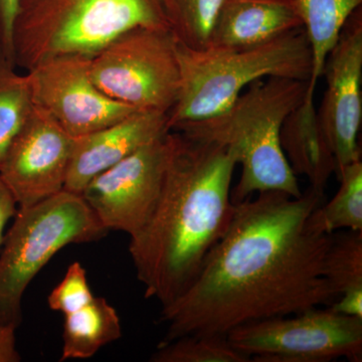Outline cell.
<instances>
[{
  "label": "cell",
  "instance_id": "1",
  "mask_svg": "<svg viewBox=\"0 0 362 362\" xmlns=\"http://www.w3.org/2000/svg\"><path fill=\"white\" fill-rule=\"evenodd\" d=\"M324 194L261 192L235 204L225 235L189 287L162 307L160 343L185 335L225 337L245 324L337 301L324 277L332 235L309 226Z\"/></svg>",
  "mask_w": 362,
  "mask_h": 362
},
{
  "label": "cell",
  "instance_id": "2",
  "mask_svg": "<svg viewBox=\"0 0 362 362\" xmlns=\"http://www.w3.org/2000/svg\"><path fill=\"white\" fill-rule=\"evenodd\" d=\"M170 152L156 211L130 238L129 254L147 299L166 306L189 287L206 257L225 235L230 199L232 152L169 130Z\"/></svg>",
  "mask_w": 362,
  "mask_h": 362
},
{
  "label": "cell",
  "instance_id": "3",
  "mask_svg": "<svg viewBox=\"0 0 362 362\" xmlns=\"http://www.w3.org/2000/svg\"><path fill=\"white\" fill-rule=\"evenodd\" d=\"M307 90V81L278 77L256 81L226 110L178 124L170 130L216 143L232 152L242 166L239 182L230 192L233 204L267 192L298 197L303 192L281 147L280 132Z\"/></svg>",
  "mask_w": 362,
  "mask_h": 362
},
{
  "label": "cell",
  "instance_id": "4",
  "mask_svg": "<svg viewBox=\"0 0 362 362\" xmlns=\"http://www.w3.org/2000/svg\"><path fill=\"white\" fill-rule=\"evenodd\" d=\"M136 28L169 30L160 0H20L14 65L28 71L59 57L93 58Z\"/></svg>",
  "mask_w": 362,
  "mask_h": 362
},
{
  "label": "cell",
  "instance_id": "5",
  "mask_svg": "<svg viewBox=\"0 0 362 362\" xmlns=\"http://www.w3.org/2000/svg\"><path fill=\"white\" fill-rule=\"evenodd\" d=\"M176 52L180 86L168 114L169 130L221 113L256 81L278 77L309 82L312 74L310 45L303 28L242 49H194L177 42Z\"/></svg>",
  "mask_w": 362,
  "mask_h": 362
},
{
  "label": "cell",
  "instance_id": "6",
  "mask_svg": "<svg viewBox=\"0 0 362 362\" xmlns=\"http://www.w3.org/2000/svg\"><path fill=\"white\" fill-rule=\"evenodd\" d=\"M107 233L82 195L69 190L18 207L0 247V323L20 327L23 295L54 255Z\"/></svg>",
  "mask_w": 362,
  "mask_h": 362
},
{
  "label": "cell",
  "instance_id": "7",
  "mask_svg": "<svg viewBox=\"0 0 362 362\" xmlns=\"http://www.w3.org/2000/svg\"><path fill=\"white\" fill-rule=\"evenodd\" d=\"M176 42L168 28L128 30L90 58L93 82L135 110L168 114L180 86Z\"/></svg>",
  "mask_w": 362,
  "mask_h": 362
},
{
  "label": "cell",
  "instance_id": "8",
  "mask_svg": "<svg viewBox=\"0 0 362 362\" xmlns=\"http://www.w3.org/2000/svg\"><path fill=\"white\" fill-rule=\"evenodd\" d=\"M226 339L251 361H362V319L330 308L245 324Z\"/></svg>",
  "mask_w": 362,
  "mask_h": 362
},
{
  "label": "cell",
  "instance_id": "9",
  "mask_svg": "<svg viewBox=\"0 0 362 362\" xmlns=\"http://www.w3.org/2000/svg\"><path fill=\"white\" fill-rule=\"evenodd\" d=\"M169 152L168 131L86 185L81 195L108 232L131 238L146 226L160 197Z\"/></svg>",
  "mask_w": 362,
  "mask_h": 362
},
{
  "label": "cell",
  "instance_id": "10",
  "mask_svg": "<svg viewBox=\"0 0 362 362\" xmlns=\"http://www.w3.org/2000/svg\"><path fill=\"white\" fill-rule=\"evenodd\" d=\"M90 62L89 57H59L42 62L26 73L33 105L47 112L74 138L138 111L99 90L90 77Z\"/></svg>",
  "mask_w": 362,
  "mask_h": 362
},
{
  "label": "cell",
  "instance_id": "11",
  "mask_svg": "<svg viewBox=\"0 0 362 362\" xmlns=\"http://www.w3.org/2000/svg\"><path fill=\"white\" fill-rule=\"evenodd\" d=\"M75 138L35 107L0 162V180L18 207L65 189Z\"/></svg>",
  "mask_w": 362,
  "mask_h": 362
},
{
  "label": "cell",
  "instance_id": "12",
  "mask_svg": "<svg viewBox=\"0 0 362 362\" xmlns=\"http://www.w3.org/2000/svg\"><path fill=\"white\" fill-rule=\"evenodd\" d=\"M322 76L325 93L319 119L337 161V176L342 168L361 160L358 135L362 120V9L345 23L331 49Z\"/></svg>",
  "mask_w": 362,
  "mask_h": 362
},
{
  "label": "cell",
  "instance_id": "13",
  "mask_svg": "<svg viewBox=\"0 0 362 362\" xmlns=\"http://www.w3.org/2000/svg\"><path fill=\"white\" fill-rule=\"evenodd\" d=\"M168 131V113L138 110L75 138L65 189L81 194L93 178Z\"/></svg>",
  "mask_w": 362,
  "mask_h": 362
},
{
  "label": "cell",
  "instance_id": "14",
  "mask_svg": "<svg viewBox=\"0 0 362 362\" xmlns=\"http://www.w3.org/2000/svg\"><path fill=\"white\" fill-rule=\"evenodd\" d=\"M300 28L303 25L292 0H226L207 47H256Z\"/></svg>",
  "mask_w": 362,
  "mask_h": 362
},
{
  "label": "cell",
  "instance_id": "15",
  "mask_svg": "<svg viewBox=\"0 0 362 362\" xmlns=\"http://www.w3.org/2000/svg\"><path fill=\"white\" fill-rule=\"evenodd\" d=\"M280 143L295 175H303L310 188L324 194L337 161L319 119L314 99L304 98L283 123Z\"/></svg>",
  "mask_w": 362,
  "mask_h": 362
},
{
  "label": "cell",
  "instance_id": "16",
  "mask_svg": "<svg viewBox=\"0 0 362 362\" xmlns=\"http://www.w3.org/2000/svg\"><path fill=\"white\" fill-rule=\"evenodd\" d=\"M312 52V74L308 82L307 99H314L317 85L322 77L324 64L337 45L345 23L362 0H292Z\"/></svg>",
  "mask_w": 362,
  "mask_h": 362
},
{
  "label": "cell",
  "instance_id": "17",
  "mask_svg": "<svg viewBox=\"0 0 362 362\" xmlns=\"http://www.w3.org/2000/svg\"><path fill=\"white\" fill-rule=\"evenodd\" d=\"M64 317L61 361L90 358L122 337L120 317L103 297L95 296L83 308Z\"/></svg>",
  "mask_w": 362,
  "mask_h": 362
},
{
  "label": "cell",
  "instance_id": "18",
  "mask_svg": "<svg viewBox=\"0 0 362 362\" xmlns=\"http://www.w3.org/2000/svg\"><path fill=\"white\" fill-rule=\"evenodd\" d=\"M337 194L319 204L309 216V226L323 235L337 230H362V162H354L337 175Z\"/></svg>",
  "mask_w": 362,
  "mask_h": 362
},
{
  "label": "cell",
  "instance_id": "19",
  "mask_svg": "<svg viewBox=\"0 0 362 362\" xmlns=\"http://www.w3.org/2000/svg\"><path fill=\"white\" fill-rule=\"evenodd\" d=\"M16 68L0 52V162L35 108L30 78Z\"/></svg>",
  "mask_w": 362,
  "mask_h": 362
},
{
  "label": "cell",
  "instance_id": "20",
  "mask_svg": "<svg viewBox=\"0 0 362 362\" xmlns=\"http://www.w3.org/2000/svg\"><path fill=\"white\" fill-rule=\"evenodd\" d=\"M169 30L190 49L209 47L211 30L226 0H160Z\"/></svg>",
  "mask_w": 362,
  "mask_h": 362
},
{
  "label": "cell",
  "instance_id": "21",
  "mask_svg": "<svg viewBox=\"0 0 362 362\" xmlns=\"http://www.w3.org/2000/svg\"><path fill=\"white\" fill-rule=\"evenodd\" d=\"M323 271L337 299L344 295L362 294V230L333 233Z\"/></svg>",
  "mask_w": 362,
  "mask_h": 362
},
{
  "label": "cell",
  "instance_id": "22",
  "mask_svg": "<svg viewBox=\"0 0 362 362\" xmlns=\"http://www.w3.org/2000/svg\"><path fill=\"white\" fill-rule=\"evenodd\" d=\"M152 362H249L251 358L233 349L225 337L185 335L159 343Z\"/></svg>",
  "mask_w": 362,
  "mask_h": 362
},
{
  "label": "cell",
  "instance_id": "23",
  "mask_svg": "<svg viewBox=\"0 0 362 362\" xmlns=\"http://www.w3.org/2000/svg\"><path fill=\"white\" fill-rule=\"evenodd\" d=\"M94 297L86 269L74 262L66 269L63 280L49 293L47 305L51 310L66 315L89 304Z\"/></svg>",
  "mask_w": 362,
  "mask_h": 362
},
{
  "label": "cell",
  "instance_id": "24",
  "mask_svg": "<svg viewBox=\"0 0 362 362\" xmlns=\"http://www.w3.org/2000/svg\"><path fill=\"white\" fill-rule=\"evenodd\" d=\"M20 0H0V52L14 64L13 30Z\"/></svg>",
  "mask_w": 362,
  "mask_h": 362
},
{
  "label": "cell",
  "instance_id": "25",
  "mask_svg": "<svg viewBox=\"0 0 362 362\" xmlns=\"http://www.w3.org/2000/svg\"><path fill=\"white\" fill-rule=\"evenodd\" d=\"M18 328L0 323V362H20L21 356L16 345Z\"/></svg>",
  "mask_w": 362,
  "mask_h": 362
},
{
  "label": "cell",
  "instance_id": "26",
  "mask_svg": "<svg viewBox=\"0 0 362 362\" xmlns=\"http://www.w3.org/2000/svg\"><path fill=\"white\" fill-rule=\"evenodd\" d=\"M16 211H18V204L4 183L0 180V247L4 240L7 223L13 220Z\"/></svg>",
  "mask_w": 362,
  "mask_h": 362
}]
</instances>
